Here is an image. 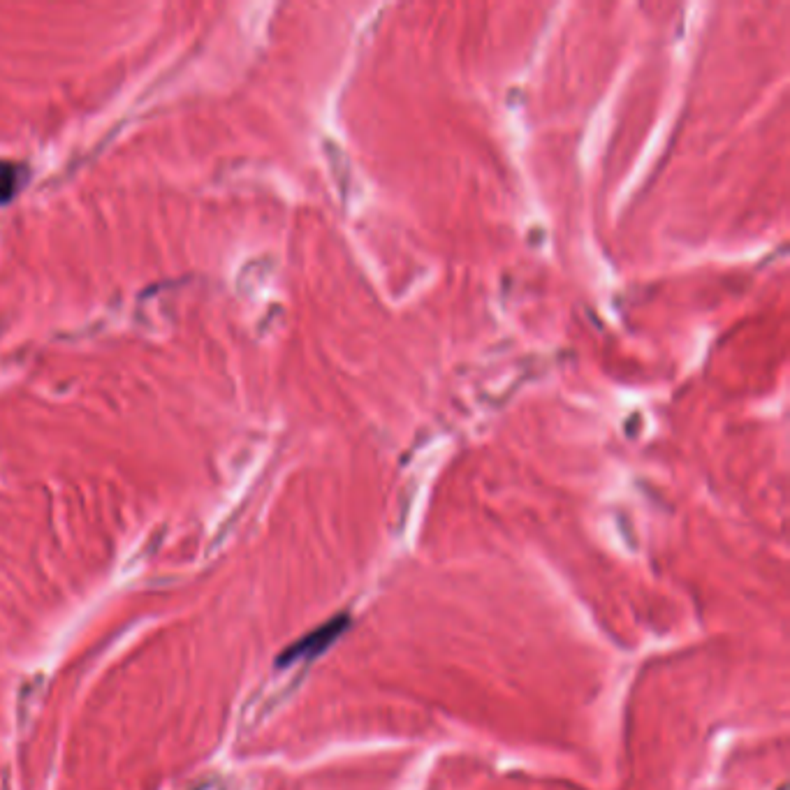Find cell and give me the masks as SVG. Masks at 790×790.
I'll return each instance as SVG.
<instances>
[{"label":"cell","mask_w":790,"mask_h":790,"mask_svg":"<svg viewBox=\"0 0 790 790\" xmlns=\"http://www.w3.org/2000/svg\"><path fill=\"white\" fill-rule=\"evenodd\" d=\"M346 626H348V617H336L332 621H327L325 626L316 628V631H313L311 635H306V638L299 640L295 647L285 651V654L281 656V663H290V661H297V658H311V656L320 654V651L332 645V642L339 638V633Z\"/></svg>","instance_id":"obj_1"},{"label":"cell","mask_w":790,"mask_h":790,"mask_svg":"<svg viewBox=\"0 0 790 790\" xmlns=\"http://www.w3.org/2000/svg\"><path fill=\"white\" fill-rule=\"evenodd\" d=\"M21 186L19 165H0V202H7Z\"/></svg>","instance_id":"obj_2"}]
</instances>
